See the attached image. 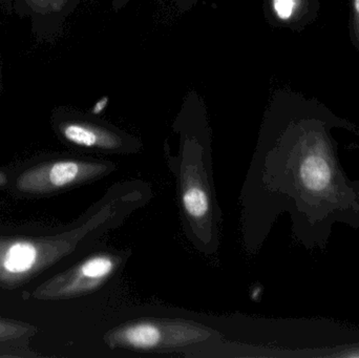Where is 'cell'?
<instances>
[{
    "mask_svg": "<svg viewBox=\"0 0 359 358\" xmlns=\"http://www.w3.org/2000/svg\"><path fill=\"white\" fill-rule=\"evenodd\" d=\"M273 8L278 18L288 19L295 8V0H273Z\"/></svg>",
    "mask_w": 359,
    "mask_h": 358,
    "instance_id": "obj_10",
    "label": "cell"
},
{
    "mask_svg": "<svg viewBox=\"0 0 359 358\" xmlns=\"http://www.w3.org/2000/svg\"><path fill=\"white\" fill-rule=\"evenodd\" d=\"M107 99H102V100L99 101V102L97 103L96 106H95V113H99V111L104 109V107L107 106Z\"/></svg>",
    "mask_w": 359,
    "mask_h": 358,
    "instance_id": "obj_11",
    "label": "cell"
},
{
    "mask_svg": "<svg viewBox=\"0 0 359 358\" xmlns=\"http://www.w3.org/2000/svg\"><path fill=\"white\" fill-rule=\"evenodd\" d=\"M153 198L149 183L128 180L109 187L67 230L46 237L0 235V287L16 289L77 252L96 247Z\"/></svg>",
    "mask_w": 359,
    "mask_h": 358,
    "instance_id": "obj_1",
    "label": "cell"
},
{
    "mask_svg": "<svg viewBox=\"0 0 359 358\" xmlns=\"http://www.w3.org/2000/svg\"><path fill=\"white\" fill-rule=\"evenodd\" d=\"M176 180L177 200L186 239L201 254L212 256L221 243L223 214L217 200L213 163L205 141L185 139L178 153L166 151Z\"/></svg>",
    "mask_w": 359,
    "mask_h": 358,
    "instance_id": "obj_2",
    "label": "cell"
},
{
    "mask_svg": "<svg viewBox=\"0 0 359 358\" xmlns=\"http://www.w3.org/2000/svg\"><path fill=\"white\" fill-rule=\"evenodd\" d=\"M117 170L113 161L65 157L27 167L16 177L14 188L22 195H50L71 191L111 176Z\"/></svg>",
    "mask_w": 359,
    "mask_h": 358,
    "instance_id": "obj_5",
    "label": "cell"
},
{
    "mask_svg": "<svg viewBox=\"0 0 359 358\" xmlns=\"http://www.w3.org/2000/svg\"><path fill=\"white\" fill-rule=\"evenodd\" d=\"M212 328L190 319L142 317L109 329L104 343L111 350L166 353L191 350L219 338Z\"/></svg>",
    "mask_w": 359,
    "mask_h": 358,
    "instance_id": "obj_3",
    "label": "cell"
},
{
    "mask_svg": "<svg viewBox=\"0 0 359 358\" xmlns=\"http://www.w3.org/2000/svg\"><path fill=\"white\" fill-rule=\"evenodd\" d=\"M299 174L302 182L310 191H324L330 182L331 172L328 163L318 156L308 157L302 163Z\"/></svg>",
    "mask_w": 359,
    "mask_h": 358,
    "instance_id": "obj_8",
    "label": "cell"
},
{
    "mask_svg": "<svg viewBox=\"0 0 359 358\" xmlns=\"http://www.w3.org/2000/svg\"><path fill=\"white\" fill-rule=\"evenodd\" d=\"M354 6H355L356 11H358V13H359V0H355V2H354Z\"/></svg>",
    "mask_w": 359,
    "mask_h": 358,
    "instance_id": "obj_13",
    "label": "cell"
},
{
    "mask_svg": "<svg viewBox=\"0 0 359 358\" xmlns=\"http://www.w3.org/2000/svg\"><path fill=\"white\" fill-rule=\"evenodd\" d=\"M52 126L63 142L82 151L104 155H133L140 151L136 141L65 111L53 113Z\"/></svg>",
    "mask_w": 359,
    "mask_h": 358,
    "instance_id": "obj_6",
    "label": "cell"
},
{
    "mask_svg": "<svg viewBox=\"0 0 359 358\" xmlns=\"http://www.w3.org/2000/svg\"><path fill=\"white\" fill-rule=\"evenodd\" d=\"M37 333V327L25 322L0 317V344L27 340Z\"/></svg>",
    "mask_w": 359,
    "mask_h": 358,
    "instance_id": "obj_9",
    "label": "cell"
},
{
    "mask_svg": "<svg viewBox=\"0 0 359 358\" xmlns=\"http://www.w3.org/2000/svg\"><path fill=\"white\" fill-rule=\"evenodd\" d=\"M1 85H2V65H1V58H0V92H1Z\"/></svg>",
    "mask_w": 359,
    "mask_h": 358,
    "instance_id": "obj_12",
    "label": "cell"
},
{
    "mask_svg": "<svg viewBox=\"0 0 359 358\" xmlns=\"http://www.w3.org/2000/svg\"><path fill=\"white\" fill-rule=\"evenodd\" d=\"M74 0H0V8L11 16L29 20L32 35L39 43L50 42L62 27Z\"/></svg>",
    "mask_w": 359,
    "mask_h": 358,
    "instance_id": "obj_7",
    "label": "cell"
},
{
    "mask_svg": "<svg viewBox=\"0 0 359 358\" xmlns=\"http://www.w3.org/2000/svg\"><path fill=\"white\" fill-rule=\"evenodd\" d=\"M130 256V249L95 250L38 286L32 298L43 302H59L95 294L120 275Z\"/></svg>",
    "mask_w": 359,
    "mask_h": 358,
    "instance_id": "obj_4",
    "label": "cell"
}]
</instances>
